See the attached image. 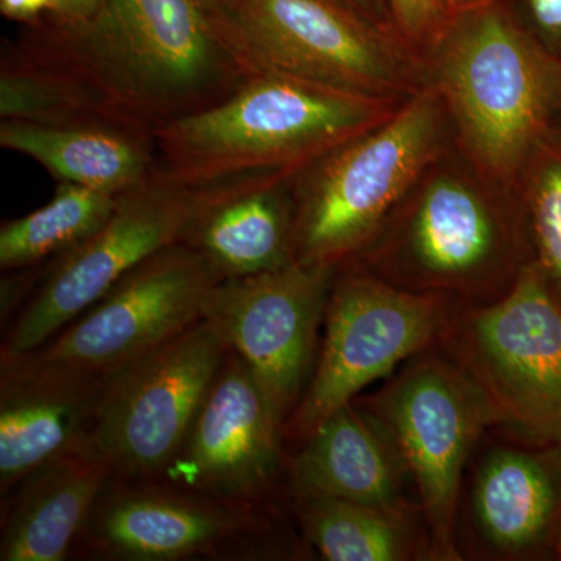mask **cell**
<instances>
[{
  "label": "cell",
  "mask_w": 561,
  "mask_h": 561,
  "mask_svg": "<svg viewBox=\"0 0 561 561\" xmlns=\"http://www.w3.org/2000/svg\"><path fill=\"white\" fill-rule=\"evenodd\" d=\"M435 346L481 387L513 437L531 449L561 446V308L535 262L500 300L456 306Z\"/></svg>",
  "instance_id": "cell-6"
},
{
  "label": "cell",
  "mask_w": 561,
  "mask_h": 561,
  "mask_svg": "<svg viewBox=\"0 0 561 561\" xmlns=\"http://www.w3.org/2000/svg\"><path fill=\"white\" fill-rule=\"evenodd\" d=\"M404 468L386 431L353 401L298 446L289 465L291 493L359 502L409 518Z\"/></svg>",
  "instance_id": "cell-18"
},
{
  "label": "cell",
  "mask_w": 561,
  "mask_h": 561,
  "mask_svg": "<svg viewBox=\"0 0 561 561\" xmlns=\"http://www.w3.org/2000/svg\"><path fill=\"white\" fill-rule=\"evenodd\" d=\"M105 0H51L49 13L60 28H79L102 9Z\"/></svg>",
  "instance_id": "cell-28"
},
{
  "label": "cell",
  "mask_w": 561,
  "mask_h": 561,
  "mask_svg": "<svg viewBox=\"0 0 561 561\" xmlns=\"http://www.w3.org/2000/svg\"><path fill=\"white\" fill-rule=\"evenodd\" d=\"M445 2L446 9L456 13V11L474 9V7L483 5V3H489L490 0H445Z\"/></svg>",
  "instance_id": "cell-31"
},
{
  "label": "cell",
  "mask_w": 561,
  "mask_h": 561,
  "mask_svg": "<svg viewBox=\"0 0 561 561\" xmlns=\"http://www.w3.org/2000/svg\"><path fill=\"white\" fill-rule=\"evenodd\" d=\"M371 247L362 256H371L373 275L456 306L500 300L534 262L523 203L505 208L478 184L448 173L426 181L387 238Z\"/></svg>",
  "instance_id": "cell-5"
},
{
  "label": "cell",
  "mask_w": 561,
  "mask_h": 561,
  "mask_svg": "<svg viewBox=\"0 0 561 561\" xmlns=\"http://www.w3.org/2000/svg\"><path fill=\"white\" fill-rule=\"evenodd\" d=\"M221 279L201 253L175 243L139 264L35 353L108 375L206 319Z\"/></svg>",
  "instance_id": "cell-13"
},
{
  "label": "cell",
  "mask_w": 561,
  "mask_h": 561,
  "mask_svg": "<svg viewBox=\"0 0 561 561\" xmlns=\"http://www.w3.org/2000/svg\"><path fill=\"white\" fill-rule=\"evenodd\" d=\"M454 308L446 298L400 289L373 273L335 275L316 370L284 438L300 446L365 387L435 346Z\"/></svg>",
  "instance_id": "cell-10"
},
{
  "label": "cell",
  "mask_w": 561,
  "mask_h": 561,
  "mask_svg": "<svg viewBox=\"0 0 561 561\" xmlns=\"http://www.w3.org/2000/svg\"><path fill=\"white\" fill-rule=\"evenodd\" d=\"M302 530L328 561H401L411 559L408 519L335 497L294 494Z\"/></svg>",
  "instance_id": "cell-23"
},
{
  "label": "cell",
  "mask_w": 561,
  "mask_h": 561,
  "mask_svg": "<svg viewBox=\"0 0 561 561\" xmlns=\"http://www.w3.org/2000/svg\"><path fill=\"white\" fill-rule=\"evenodd\" d=\"M529 31L561 60V0H524Z\"/></svg>",
  "instance_id": "cell-27"
},
{
  "label": "cell",
  "mask_w": 561,
  "mask_h": 561,
  "mask_svg": "<svg viewBox=\"0 0 561 561\" xmlns=\"http://www.w3.org/2000/svg\"><path fill=\"white\" fill-rule=\"evenodd\" d=\"M341 2L381 25L389 10L386 0H341Z\"/></svg>",
  "instance_id": "cell-30"
},
{
  "label": "cell",
  "mask_w": 561,
  "mask_h": 561,
  "mask_svg": "<svg viewBox=\"0 0 561 561\" xmlns=\"http://www.w3.org/2000/svg\"><path fill=\"white\" fill-rule=\"evenodd\" d=\"M0 116L46 125H121L72 70L32 46L2 61Z\"/></svg>",
  "instance_id": "cell-22"
},
{
  "label": "cell",
  "mask_w": 561,
  "mask_h": 561,
  "mask_svg": "<svg viewBox=\"0 0 561 561\" xmlns=\"http://www.w3.org/2000/svg\"><path fill=\"white\" fill-rule=\"evenodd\" d=\"M108 375L43 359L35 351L0 353V491L51 459L87 451Z\"/></svg>",
  "instance_id": "cell-16"
},
{
  "label": "cell",
  "mask_w": 561,
  "mask_h": 561,
  "mask_svg": "<svg viewBox=\"0 0 561 561\" xmlns=\"http://www.w3.org/2000/svg\"><path fill=\"white\" fill-rule=\"evenodd\" d=\"M284 176H262L198 191L183 243L221 278L278 271L295 261L294 203Z\"/></svg>",
  "instance_id": "cell-17"
},
{
  "label": "cell",
  "mask_w": 561,
  "mask_h": 561,
  "mask_svg": "<svg viewBox=\"0 0 561 561\" xmlns=\"http://www.w3.org/2000/svg\"><path fill=\"white\" fill-rule=\"evenodd\" d=\"M339 268L294 261L278 271L225 278L206 319L242 357L287 424L308 389Z\"/></svg>",
  "instance_id": "cell-12"
},
{
  "label": "cell",
  "mask_w": 561,
  "mask_h": 561,
  "mask_svg": "<svg viewBox=\"0 0 561 561\" xmlns=\"http://www.w3.org/2000/svg\"><path fill=\"white\" fill-rule=\"evenodd\" d=\"M284 427L256 376L230 351L183 448L160 481L257 507L278 478Z\"/></svg>",
  "instance_id": "cell-14"
},
{
  "label": "cell",
  "mask_w": 561,
  "mask_h": 561,
  "mask_svg": "<svg viewBox=\"0 0 561 561\" xmlns=\"http://www.w3.org/2000/svg\"><path fill=\"white\" fill-rule=\"evenodd\" d=\"M50 7L51 0H0V13L14 21L35 20Z\"/></svg>",
  "instance_id": "cell-29"
},
{
  "label": "cell",
  "mask_w": 561,
  "mask_h": 561,
  "mask_svg": "<svg viewBox=\"0 0 561 561\" xmlns=\"http://www.w3.org/2000/svg\"><path fill=\"white\" fill-rule=\"evenodd\" d=\"M398 102L279 73H253L228 98L151 130L157 175L192 191L291 179L378 127Z\"/></svg>",
  "instance_id": "cell-2"
},
{
  "label": "cell",
  "mask_w": 561,
  "mask_h": 561,
  "mask_svg": "<svg viewBox=\"0 0 561 561\" xmlns=\"http://www.w3.org/2000/svg\"><path fill=\"white\" fill-rule=\"evenodd\" d=\"M57 28L33 47L83 80L117 124L150 135L253 76L224 0H105L88 24Z\"/></svg>",
  "instance_id": "cell-1"
},
{
  "label": "cell",
  "mask_w": 561,
  "mask_h": 561,
  "mask_svg": "<svg viewBox=\"0 0 561 561\" xmlns=\"http://www.w3.org/2000/svg\"><path fill=\"white\" fill-rule=\"evenodd\" d=\"M119 197L72 183L58 184L43 208L2 225L0 267L21 271L68 253L108 220Z\"/></svg>",
  "instance_id": "cell-24"
},
{
  "label": "cell",
  "mask_w": 561,
  "mask_h": 561,
  "mask_svg": "<svg viewBox=\"0 0 561 561\" xmlns=\"http://www.w3.org/2000/svg\"><path fill=\"white\" fill-rule=\"evenodd\" d=\"M0 146L39 162L60 183L111 195L136 190L157 175L150 133L121 125L2 121Z\"/></svg>",
  "instance_id": "cell-20"
},
{
  "label": "cell",
  "mask_w": 561,
  "mask_h": 561,
  "mask_svg": "<svg viewBox=\"0 0 561 561\" xmlns=\"http://www.w3.org/2000/svg\"><path fill=\"white\" fill-rule=\"evenodd\" d=\"M446 114L427 81L389 119L301 172L295 261L339 268L360 256L440 153Z\"/></svg>",
  "instance_id": "cell-4"
},
{
  "label": "cell",
  "mask_w": 561,
  "mask_h": 561,
  "mask_svg": "<svg viewBox=\"0 0 561 561\" xmlns=\"http://www.w3.org/2000/svg\"><path fill=\"white\" fill-rule=\"evenodd\" d=\"M391 18L405 39H432L445 24L446 14L430 0H386Z\"/></svg>",
  "instance_id": "cell-26"
},
{
  "label": "cell",
  "mask_w": 561,
  "mask_h": 561,
  "mask_svg": "<svg viewBox=\"0 0 561 561\" xmlns=\"http://www.w3.org/2000/svg\"><path fill=\"white\" fill-rule=\"evenodd\" d=\"M556 130L560 133L561 135V111L559 113V116H557L556 121Z\"/></svg>",
  "instance_id": "cell-33"
},
{
  "label": "cell",
  "mask_w": 561,
  "mask_h": 561,
  "mask_svg": "<svg viewBox=\"0 0 561 561\" xmlns=\"http://www.w3.org/2000/svg\"><path fill=\"white\" fill-rule=\"evenodd\" d=\"M556 556H559V559L561 560V535L559 538V542H557Z\"/></svg>",
  "instance_id": "cell-34"
},
{
  "label": "cell",
  "mask_w": 561,
  "mask_h": 561,
  "mask_svg": "<svg viewBox=\"0 0 561 561\" xmlns=\"http://www.w3.org/2000/svg\"><path fill=\"white\" fill-rule=\"evenodd\" d=\"M257 507L230 504L164 481L111 478L79 540L102 559L173 561L220 553L264 530Z\"/></svg>",
  "instance_id": "cell-15"
},
{
  "label": "cell",
  "mask_w": 561,
  "mask_h": 561,
  "mask_svg": "<svg viewBox=\"0 0 561 561\" xmlns=\"http://www.w3.org/2000/svg\"><path fill=\"white\" fill-rule=\"evenodd\" d=\"M230 346L203 319L108 373L87 453L114 479L158 481L183 448Z\"/></svg>",
  "instance_id": "cell-9"
},
{
  "label": "cell",
  "mask_w": 561,
  "mask_h": 561,
  "mask_svg": "<svg viewBox=\"0 0 561 561\" xmlns=\"http://www.w3.org/2000/svg\"><path fill=\"white\" fill-rule=\"evenodd\" d=\"M251 72L279 73L398 102L427 83L423 65L381 24L341 0H224Z\"/></svg>",
  "instance_id": "cell-7"
},
{
  "label": "cell",
  "mask_w": 561,
  "mask_h": 561,
  "mask_svg": "<svg viewBox=\"0 0 561 561\" xmlns=\"http://www.w3.org/2000/svg\"><path fill=\"white\" fill-rule=\"evenodd\" d=\"M430 2L432 3V5L437 7V9L443 11V13H445V14H446V11H448V9H446L445 0H430Z\"/></svg>",
  "instance_id": "cell-32"
},
{
  "label": "cell",
  "mask_w": 561,
  "mask_h": 561,
  "mask_svg": "<svg viewBox=\"0 0 561 561\" xmlns=\"http://www.w3.org/2000/svg\"><path fill=\"white\" fill-rule=\"evenodd\" d=\"M198 202L197 191L158 175L122 194L98 231L58 256L2 348L31 353L46 345L139 264L183 241Z\"/></svg>",
  "instance_id": "cell-11"
},
{
  "label": "cell",
  "mask_w": 561,
  "mask_h": 561,
  "mask_svg": "<svg viewBox=\"0 0 561 561\" xmlns=\"http://www.w3.org/2000/svg\"><path fill=\"white\" fill-rule=\"evenodd\" d=\"M432 41L427 81L483 175L518 190L556 128L561 60L494 3L456 11Z\"/></svg>",
  "instance_id": "cell-3"
},
{
  "label": "cell",
  "mask_w": 561,
  "mask_h": 561,
  "mask_svg": "<svg viewBox=\"0 0 561 561\" xmlns=\"http://www.w3.org/2000/svg\"><path fill=\"white\" fill-rule=\"evenodd\" d=\"M534 262L561 308V135L553 128L534 151L518 184Z\"/></svg>",
  "instance_id": "cell-25"
},
{
  "label": "cell",
  "mask_w": 561,
  "mask_h": 561,
  "mask_svg": "<svg viewBox=\"0 0 561 561\" xmlns=\"http://www.w3.org/2000/svg\"><path fill=\"white\" fill-rule=\"evenodd\" d=\"M432 348L411 357L359 408L378 421L415 479L432 556L449 561L459 559L461 472L483 432L500 426V419L481 387L440 350Z\"/></svg>",
  "instance_id": "cell-8"
},
{
  "label": "cell",
  "mask_w": 561,
  "mask_h": 561,
  "mask_svg": "<svg viewBox=\"0 0 561 561\" xmlns=\"http://www.w3.org/2000/svg\"><path fill=\"white\" fill-rule=\"evenodd\" d=\"M474 508L491 545L511 553H556L561 535V446L500 449L478 476Z\"/></svg>",
  "instance_id": "cell-21"
},
{
  "label": "cell",
  "mask_w": 561,
  "mask_h": 561,
  "mask_svg": "<svg viewBox=\"0 0 561 561\" xmlns=\"http://www.w3.org/2000/svg\"><path fill=\"white\" fill-rule=\"evenodd\" d=\"M111 478L108 465L87 451L65 454L28 472L3 515L0 560L68 559Z\"/></svg>",
  "instance_id": "cell-19"
}]
</instances>
